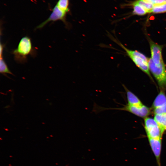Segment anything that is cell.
<instances>
[{"label": "cell", "instance_id": "cell-7", "mask_svg": "<svg viewBox=\"0 0 166 166\" xmlns=\"http://www.w3.org/2000/svg\"><path fill=\"white\" fill-rule=\"evenodd\" d=\"M151 149L156 160L158 166H160V156L161 149L162 139L148 138Z\"/></svg>", "mask_w": 166, "mask_h": 166}, {"label": "cell", "instance_id": "cell-3", "mask_svg": "<svg viewBox=\"0 0 166 166\" xmlns=\"http://www.w3.org/2000/svg\"><path fill=\"white\" fill-rule=\"evenodd\" d=\"M148 66L160 89L162 90L166 89V69L164 61L159 64H155L151 58H149Z\"/></svg>", "mask_w": 166, "mask_h": 166}, {"label": "cell", "instance_id": "cell-14", "mask_svg": "<svg viewBox=\"0 0 166 166\" xmlns=\"http://www.w3.org/2000/svg\"><path fill=\"white\" fill-rule=\"evenodd\" d=\"M132 5L133 6V14L143 15L147 13L146 11L140 6L134 4H132Z\"/></svg>", "mask_w": 166, "mask_h": 166}, {"label": "cell", "instance_id": "cell-19", "mask_svg": "<svg viewBox=\"0 0 166 166\" xmlns=\"http://www.w3.org/2000/svg\"><path fill=\"white\" fill-rule=\"evenodd\" d=\"M93 107H94V106H93Z\"/></svg>", "mask_w": 166, "mask_h": 166}, {"label": "cell", "instance_id": "cell-2", "mask_svg": "<svg viewBox=\"0 0 166 166\" xmlns=\"http://www.w3.org/2000/svg\"><path fill=\"white\" fill-rule=\"evenodd\" d=\"M113 40L124 49L127 55L140 69L152 78L148 66L149 58L137 51L128 49L116 39H113Z\"/></svg>", "mask_w": 166, "mask_h": 166}, {"label": "cell", "instance_id": "cell-18", "mask_svg": "<svg viewBox=\"0 0 166 166\" xmlns=\"http://www.w3.org/2000/svg\"><path fill=\"white\" fill-rule=\"evenodd\" d=\"M0 57L3 56V49L4 48V45L1 42L0 43Z\"/></svg>", "mask_w": 166, "mask_h": 166}, {"label": "cell", "instance_id": "cell-13", "mask_svg": "<svg viewBox=\"0 0 166 166\" xmlns=\"http://www.w3.org/2000/svg\"><path fill=\"white\" fill-rule=\"evenodd\" d=\"M0 73H1L6 76V73L13 75V73L9 69L7 65L3 58V56L0 57Z\"/></svg>", "mask_w": 166, "mask_h": 166}, {"label": "cell", "instance_id": "cell-9", "mask_svg": "<svg viewBox=\"0 0 166 166\" xmlns=\"http://www.w3.org/2000/svg\"><path fill=\"white\" fill-rule=\"evenodd\" d=\"M166 104V96L164 90H161L155 99L152 104L154 109L160 107Z\"/></svg>", "mask_w": 166, "mask_h": 166}, {"label": "cell", "instance_id": "cell-10", "mask_svg": "<svg viewBox=\"0 0 166 166\" xmlns=\"http://www.w3.org/2000/svg\"><path fill=\"white\" fill-rule=\"evenodd\" d=\"M154 119L163 132L166 130V114H155Z\"/></svg>", "mask_w": 166, "mask_h": 166}, {"label": "cell", "instance_id": "cell-8", "mask_svg": "<svg viewBox=\"0 0 166 166\" xmlns=\"http://www.w3.org/2000/svg\"><path fill=\"white\" fill-rule=\"evenodd\" d=\"M123 85L126 92L128 105L136 106H140L143 105L134 93L128 89L124 85Z\"/></svg>", "mask_w": 166, "mask_h": 166}, {"label": "cell", "instance_id": "cell-12", "mask_svg": "<svg viewBox=\"0 0 166 166\" xmlns=\"http://www.w3.org/2000/svg\"><path fill=\"white\" fill-rule=\"evenodd\" d=\"M165 12H166V2L154 5V7L150 13L157 14Z\"/></svg>", "mask_w": 166, "mask_h": 166}, {"label": "cell", "instance_id": "cell-16", "mask_svg": "<svg viewBox=\"0 0 166 166\" xmlns=\"http://www.w3.org/2000/svg\"><path fill=\"white\" fill-rule=\"evenodd\" d=\"M153 112L155 114H166V104L162 106L154 109Z\"/></svg>", "mask_w": 166, "mask_h": 166}, {"label": "cell", "instance_id": "cell-4", "mask_svg": "<svg viewBox=\"0 0 166 166\" xmlns=\"http://www.w3.org/2000/svg\"><path fill=\"white\" fill-rule=\"evenodd\" d=\"M144 128L148 138L162 139L164 132L154 118L146 117Z\"/></svg>", "mask_w": 166, "mask_h": 166}, {"label": "cell", "instance_id": "cell-6", "mask_svg": "<svg viewBox=\"0 0 166 166\" xmlns=\"http://www.w3.org/2000/svg\"><path fill=\"white\" fill-rule=\"evenodd\" d=\"M151 57L155 64H159L164 61L162 56V47L154 42L149 41Z\"/></svg>", "mask_w": 166, "mask_h": 166}, {"label": "cell", "instance_id": "cell-1", "mask_svg": "<svg viewBox=\"0 0 166 166\" xmlns=\"http://www.w3.org/2000/svg\"><path fill=\"white\" fill-rule=\"evenodd\" d=\"M34 50L32 46L30 38L26 36L20 40L17 48L13 50L15 60L18 63H23L27 61L28 55L34 54Z\"/></svg>", "mask_w": 166, "mask_h": 166}, {"label": "cell", "instance_id": "cell-11", "mask_svg": "<svg viewBox=\"0 0 166 166\" xmlns=\"http://www.w3.org/2000/svg\"><path fill=\"white\" fill-rule=\"evenodd\" d=\"M133 4H137L144 8L147 13H150L154 7V4L147 0H138Z\"/></svg>", "mask_w": 166, "mask_h": 166}, {"label": "cell", "instance_id": "cell-17", "mask_svg": "<svg viewBox=\"0 0 166 166\" xmlns=\"http://www.w3.org/2000/svg\"><path fill=\"white\" fill-rule=\"evenodd\" d=\"M154 5L160 4L166 2V0H147Z\"/></svg>", "mask_w": 166, "mask_h": 166}, {"label": "cell", "instance_id": "cell-15", "mask_svg": "<svg viewBox=\"0 0 166 166\" xmlns=\"http://www.w3.org/2000/svg\"><path fill=\"white\" fill-rule=\"evenodd\" d=\"M68 5L69 0H59L57 5L61 10L67 13L69 10Z\"/></svg>", "mask_w": 166, "mask_h": 166}, {"label": "cell", "instance_id": "cell-5", "mask_svg": "<svg viewBox=\"0 0 166 166\" xmlns=\"http://www.w3.org/2000/svg\"><path fill=\"white\" fill-rule=\"evenodd\" d=\"M66 13V12L61 10L56 5L53 9V12L49 17L38 26L36 27V29H40L43 28L49 22L55 21L58 20H62L66 25H67V23L65 20Z\"/></svg>", "mask_w": 166, "mask_h": 166}]
</instances>
